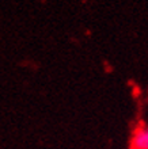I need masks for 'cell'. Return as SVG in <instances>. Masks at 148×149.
Instances as JSON below:
<instances>
[{"instance_id":"obj_2","label":"cell","mask_w":148,"mask_h":149,"mask_svg":"<svg viewBox=\"0 0 148 149\" xmlns=\"http://www.w3.org/2000/svg\"><path fill=\"white\" fill-rule=\"evenodd\" d=\"M129 149H137V148H135V146H130V148H129Z\"/></svg>"},{"instance_id":"obj_1","label":"cell","mask_w":148,"mask_h":149,"mask_svg":"<svg viewBox=\"0 0 148 149\" xmlns=\"http://www.w3.org/2000/svg\"><path fill=\"white\" fill-rule=\"evenodd\" d=\"M137 149H148V127L147 129H139L135 132L132 137V145Z\"/></svg>"}]
</instances>
